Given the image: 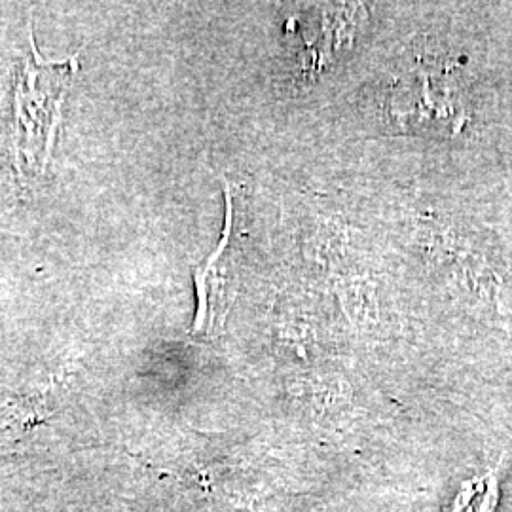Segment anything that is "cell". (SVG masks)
Wrapping results in <instances>:
<instances>
[{"label": "cell", "mask_w": 512, "mask_h": 512, "mask_svg": "<svg viewBox=\"0 0 512 512\" xmlns=\"http://www.w3.org/2000/svg\"><path fill=\"white\" fill-rule=\"evenodd\" d=\"M31 59L19 69L14 90L12 156L19 177L37 179L46 173L54 150L61 110L71 88L78 61L42 59L33 31L29 33Z\"/></svg>", "instance_id": "6da1fadb"}, {"label": "cell", "mask_w": 512, "mask_h": 512, "mask_svg": "<svg viewBox=\"0 0 512 512\" xmlns=\"http://www.w3.org/2000/svg\"><path fill=\"white\" fill-rule=\"evenodd\" d=\"M387 126L416 135H446L461 126L463 97L456 65L437 55L403 61L380 92Z\"/></svg>", "instance_id": "7a4b0ae2"}, {"label": "cell", "mask_w": 512, "mask_h": 512, "mask_svg": "<svg viewBox=\"0 0 512 512\" xmlns=\"http://www.w3.org/2000/svg\"><path fill=\"white\" fill-rule=\"evenodd\" d=\"M226 194V220L224 232L215 253L194 270V283L198 294V310L192 330L196 334L211 332L224 321L238 285V243H236V203L228 184Z\"/></svg>", "instance_id": "3957f363"}]
</instances>
